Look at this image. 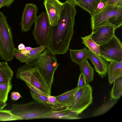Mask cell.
<instances>
[{
	"label": "cell",
	"instance_id": "7c38bea8",
	"mask_svg": "<svg viewBox=\"0 0 122 122\" xmlns=\"http://www.w3.org/2000/svg\"><path fill=\"white\" fill-rule=\"evenodd\" d=\"M43 4L46 11L50 25L57 24L64 3L58 0H44Z\"/></svg>",
	"mask_w": 122,
	"mask_h": 122
},
{
	"label": "cell",
	"instance_id": "4dcf8cb0",
	"mask_svg": "<svg viewBox=\"0 0 122 122\" xmlns=\"http://www.w3.org/2000/svg\"><path fill=\"white\" fill-rule=\"evenodd\" d=\"M20 97V94L18 92H13L11 93V98L14 101L18 100Z\"/></svg>",
	"mask_w": 122,
	"mask_h": 122
},
{
	"label": "cell",
	"instance_id": "83f0119b",
	"mask_svg": "<svg viewBox=\"0 0 122 122\" xmlns=\"http://www.w3.org/2000/svg\"><path fill=\"white\" fill-rule=\"evenodd\" d=\"M83 75L81 73L80 74L76 87L79 88L84 86L87 83Z\"/></svg>",
	"mask_w": 122,
	"mask_h": 122
},
{
	"label": "cell",
	"instance_id": "3957f363",
	"mask_svg": "<svg viewBox=\"0 0 122 122\" xmlns=\"http://www.w3.org/2000/svg\"><path fill=\"white\" fill-rule=\"evenodd\" d=\"M53 109L50 106L34 100L26 104H13L10 111L13 115L24 120L41 119Z\"/></svg>",
	"mask_w": 122,
	"mask_h": 122
},
{
	"label": "cell",
	"instance_id": "9a60e30c",
	"mask_svg": "<svg viewBox=\"0 0 122 122\" xmlns=\"http://www.w3.org/2000/svg\"><path fill=\"white\" fill-rule=\"evenodd\" d=\"M107 73L109 82L111 85L116 79L122 76V61L110 62Z\"/></svg>",
	"mask_w": 122,
	"mask_h": 122
},
{
	"label": "cell",
	"instance_id": "e575fe53",
	"mask_svg": "<svg viewBox=\"0 0 122 122\" xmlns=\"http://www.w3.org/2000/svg\"><path fill=\"white\" fill-rule=\"evenodd\" d=\"M34 48H32V47L29 46H27L25 47V48L23 50H26L29 51H30L33 50Z\"/></svg>",
	"mask_w": 122,
	"mask_h": 122
},
{
	"label": "cell",
	"instance_id": "f546056e",
	"mask_svg": "<svg viewBox=\"0 0 122 122\" xmlns=\"http://www.w3.org/2000/svg\"><path fill=\"white\" fill-rule=\"evenodd\" d=\"M14 0H3L0 5V8L6 6L7 7H10L12 4L14 2Z\"/></svg>",
	"mask_w": 122,
	"mask_h": 122
},
{
	"label": "cell",
	"instance_id": "d4e9b609",
	"mask_svg": "<svg viewBox=\"0 0 122 122\" xmlns=\"http://www.w3.org/2000/svg\"><path fill=\"white\" fill-rule=\"evenodd\" d=\"M100 0H84L77 6L88 12L91 16L95 6Z\"/></svg>",
	"mask_w": 122,
	"mask_h": 122
},
{
	"label": "cell",
	"instance_id": "7402d4cb",
	"mask_svg": "<svg viewBox=\"0 0 122 122\" xmlns=\"http://www.w3.org/2000/svg\"><path fill=\"white\" fill-rule=\"evenodd\" d=\"M81 38L82 41V43L87 47L89 50L97 55L100 56L99 46L92 39L91 34L84 37H81Z\"/></svg>",
	"mask_w": 122,
	"mask_h": 122
},
{
	"label": "cell",
	"instance_id": "4316f807",
	"mask_svg": "<svg viewBox=\"0 0 122 122\" xmlns=\"http://www.w3.org/2000/svg\"><path fill=\"white\" fill-rule=\"evenodd\" d=\"M106 2L100 0L96 4L93 10L92 15V16L96 15L99 13L106 5Z\"/></svg>",
	"mask_w": 122,
	"mask_h": 122
},
{
	"label": "cell",
	"instance_id": "ba28073f",
	"mask_svg": "<svg viewBox=\"0 0 122 122\" xmlns=\"http://www.w3.org/2000/svg\"><path fill=\"white\" fill-rule=\"evenodd\" d=\"M32 33L38 44L46 46L50 39L51 26L46 12H43L37 16Z\"/></svg>",
	"mask_w": 122,
	"mask_h": 122
},
{
	"label": "cell",
	"instance_id": "2e32d148",
	"mask_svg": "<svg viewBox=\"0 0 122 122\" xmlns=\"http://www.w3.org/2000/svg\"><path fill=\"white\" fill-rule=\"evenodd\" d=\"M69 50L71 61L79 65L84 61L89 59L88 50L86 47L81 49H70Z\"/></svg>",
	"mask_w": 122,
	"mask_h": 122
},
{
	"label": "cell",
	"instance_id": "ac0fdd59",
	"mask_svg": "<svg viewBox=\"0 0 122 122\" xmlns=\"http://www.w3.org/2000/svg\"><path fill=\"white\" fill-rule=\"evenodd\" d=\"M78 89L76 87L60 95L55 96L59 103L62 106L66 108L72 101Z\"/></svg>",
	"mask_w": 122,
	"mask_h": 122
},
{
	"label": "cell",
	"instance_id": "603a6c76",
	"mask_svg": "<svg viewBox=\"0 0 122 122\" xmlns=\"http://www.w3.org/2000/svg\"><path fill=\"white\" fill-rule=\"evenodd\" d=\"M118 99L109 100L99 107L93 113L92 116H99L102 115L110 110L117 103Z\"/></svg>",
	"mask_w": 122,
	"mask_h": 122
},
{
	"label": "cell",
	"instance_id": "6da1fadb",
	"mask_svg": "<svg viewBox=\"0 0 122 122\" xmlns=\"http://www.w3.org/2000/svg\"><path fill=\"white\" fill-rule=\"evenodd\" d=\"M75 7L68 0L63 3L57 24L51 26L50 39L46 46L49 51L56 56L67 52L74 32Z\"/></svg>",
	"mask_w": 122,
	"mask_h": 122
},
{
	"label": "cell",
	"instance_id": "74e56055",
	"mask_svg": "<svg viewBox=\"0 0 122 122\" xmlns=\"http://www.w3.org/2000/svg\"></svg>",
	"mask_w": 122,
	"mask_h": 122
},
{
	"label": "cell",
	"instance_id": "d6a6232c",
	"mask_svg": "<svg viewBox=\"0 0 122 122\" xmlns=\"http://www.w3.org/2000/svg\"><path fill=\"white\" fill-rule=\"evenodd\" d=\"M25 45L23 43H21L18 46V49L20 50H22L25 48Z\"/></svg>",
	"mask_w": 122,
	"mask_h": 122
},
{
	"label": "cell",
	"instance_id": "277c9868",
	"mask_svg": "<svg viewBox=\"0 0 122 122\" xmlns=\"http://www.w3.org/2000/svg\"><path fill=\"white\" fill-rule=\"evenodd\" d=\"M12 29L6 17L0 11V56L1 60L7 62L14 58L15 48L13 40Z\"/></svg>",
	"mask_w": 122,
	"mask_h": 122
},
{
	"label": "cell",
	"instance_id": "ffe728a7",
	"mask_svg": "<svg viewBox=\"0 0 122 122\" xmlns=\"http://www.w3.org/2000/svg\"><path fill=\"white\" fill-rule=\"evenodd\" d=\"M26 85L29 89L31 96L34 100L50 106L48 101L47 96L31 85Z\"/></svg>",
	"mask_w": 122,
	"mask_h": 122
},
{
	"label": "cell",
	"instance_id": "7a4b0ae2",
	"mask_svg": "<svg viewBox=\"0 0 122 122\" xmlns=\"http://www.w3.org/2000/svg\"><path fill=\"white\" fill-rule=\"evenodd\" d=\"M25 63L38 70L51 92L54 74L60 64L57 62L55 55L46 48L35 59Z\"/></svg>",
	"mask_w": 122,
	"mask_h": 122
},
{
	"label": "cell",
	"instance_id": "f1b7e54d",
	"mask_svg": "<svg viewBox=\"0 0 122 122\" xmlns=\"http://www.w3.org/2000/svg\"><path fill=\"white\" fill-rule=\"evenodd\" d=\"M106 3L107 5L122 6V0H108Z\"/></svg>",
	"mask_w": 122,
	"mask_h": 122
},
{
	"label": "cell",
	"instance_id": "4fadbf2b",
	"mask_svg": "<svg viewBox=\"0 0 122 122\" xmlns=\"http://www.w3.org/2000/svg\"><path fill=\"white\" fill-rule=\"evenodd\" d=\"M89 59L94 65L96 72L102 78L106 76L108 66V61L101 56H99L88 50Z\"/></svg>",
	"mask_w": 122,
	"mask_h": 122
},
{
	"label": "cell",
	"instance_id": "cb8c5ba5",
	"mask_svg": "<svg viewBox=\"0 0 122 122\" xmlns=\"http://www.w3.org/2000/svg\"><path fill=\"white\" fill-rule=\"evenodd\" d=\"M11 81L0 84V102L5 103L8 99L9 93L11 89Z\"/></svg>",
	"mask_w": 122,
	"mask_h": 122
},
{
	"label": "cell",
	"instance_id": "8fae6325",
	"mask_svg": "<svg viewBox=\"0 0 122 122\" xmlns=\"http://www.w3.org/2000/svg\"><path fill=\"white\" fill-rule=\"evenodd\" d=\"M38 10V8L34 4H25L20 23L21 30L22 32H26L30 30L37 17Z\"/></svg>",
	"mask_w": 122,
	"mask_h": 122
},
{
	"label": "cell",
	"instance_id": "44dd1931",
	"mask_svg": "<svg viewBox=\"0 0 122 122\" xmlns=\"http://www.w3.org/2000/svg\"><path fill=\"white\" fill-rule=\"evenodd\" d=\"M113 82V86L110 92V100L119 99L122 95V76L118 78Z\"/></svg>",
	"mask_w": 122,
	"mask_h": 122
},
{
	"label": "cell",
	"instance_id": "9c48e42d",
	"mask_svg": "<svg viewBox=\"0 0 122 122\" xmlns=\"http://www.w3.org/2000/svg\"><path fill=\"white\" fill-rule=\"evenodd\" d=\"M100 55L110 62L122 61V44L115 35L107 42L99 46Z\"/></svg>",
	"mask_w": 122,
	"mask_h": 122
},
{
	"label": "cell",
	"instance_id": "52a82bcc",
	"mask_svg": "<svg viewBox=\"0 0 122 122\" xmlns=\"http://www.w3.org/2000/svg\"><path fill=\"white\" fill-rule=\"evenodd\" d=\"M92 87L87 82L86 85L78 88L72 101L66 109L75 112L81 113L92 103Z\"/></svg>",
	"mask_w": 122,
	"mask_h": 122
},
{
	"label": "cell",
	"instance_id": "e0dca14e",
	"mask_svg": "<svg viewBox=\"0 0 122 122\" xmlns=\"http://www.w3.org/2000/svg\"><path fill=\"white\" fill-rule=\"evenodd\" d=\"M13 74L7 62H0V84L11 82Z\"/></svg>",
	"mask_w": 122,
	"mask_h": 122
},
{
	"label": "cell",
	"instance_id": "8d00e7d4",
	"mask_svg": "<svg viewBox=\"0 0 122 122\" xmlns=\"http://www.w3.org/2000/svg\"><path fill=\"white\" fill-rule=\"evenodd\" d=\"M101 0L103 2H106L108 0Z\"/></svg>",
	"mask_w": 122,
	"mask_h": 122
},
{
	"label": "cell",
	"instance_id": "5bb4252c",
	"mask_svg": "<svg viewBox=\"0 0 122 122\" xmlns=\"http://www.w3.org/2000/svg\"><path fill=\"white\" fill-rule=\"evenodd\" d=\"M41 118L64 119H81L75 112L64 108L53 110L42 117Z\"/></svg>",
	"mask_w": 122,
	"mask_h": 122
},
{
	"label": "cell",
	"instance_id": "30bf717a",
	"mask_svg": "<svg viewBox=\"0 0 122 122\" xmlns=\"http://www.w3.org/2000/svg\"><path fill=\"white\" fill-rule=\"evenodd\" d=\"M116 29L109 23L102 24L95 28L91 34L92 39L99 46L108 41L115 35Z\"/></svg>",
	"mask_w": 122,
	"mask_h": 122
},
{
	"label": "cell",
	"instance_id": "1f68e13d",
	"mask_svg": "<svg viewBox=\"0 0 122 122\" xmlns=\"http://www.w3.org/2000/svg\"><path fill=\"white\" fill-rule=\"evenodd\" d=\"M84 0H67L75 6H77Z\"/></svg>",
	"mask_w": 122,
	"mask_h": 122
},
{
	"label": "cell",
	"instance_id": "836d02e7",
	"mask_svg": "<svg viewBox=\"0 0 122 122\" xmlns=\"http://www.w3.org/2000/svg\"><path fill=\"white\" fill-rule=\"evenodd\" d=\"M6 103L0 102V110L3 109V108L7 105Z\"/></svg>",
	"mask_w": 122,
	"mask_h": 122
},
{
	"label": "cell",
	"instance_id": "484cf974",
	"mask_svg": "<svg viewBox=\"0 0 122 122\" xmlns=\"http://www.w3.org/2000/svg\"><path fill=\"white\" fill-rule=\"evenodd\" d=\"M23 120L21 118L15 116L10 110L2 109L0 110V121Z\"/></svg>",
	"mask_w": 122,
	"mask_h": 122
},
{
	"label": "cell",
	"instance_id": "8992f818",
	"mask_svg": "<svg viewBox=\"0 0 122 122\" xmlns=\"http://www.w3.org/2000/svg\"><path fill=\"white\" fill-rule=\"evenodd\" d=\"M17 78L30 85L46 95H51V92L39 72L36 68L26 64L19 68L16 75Z\"/></svg>",
	"mask_w": 122,
	"mask_h": 122
},
{
	"label": "cell",
	"instance_id": "5b68a950",
	"mask_svg": "<svg viewBox=\"0 0 122 122\" xmlns=\"http://www.w3.org/2000/svg\"><path fill=\"white\" fill-rule=\"evenodd\" d=\"M109 23L116 29L122 25V6L106 5L99 13L91 16V27L93 30L102 24Z\"/></svg>",
	"mask_w": 122,
	"mask_h": 122
},
{
	"label": "cell",
	"instance_id": "d6986e66",
	"mask_svg": "<svg viewBox=\"0 0 122 122\" xmlns=\"http://www.w3.org/2000/svg\"><path fill=\"white\" fill-rule=\"evenodd\" d=\"M80 71L87 82H91L93 80L94 68L86 60L79 65Z\"/></svg>",
	"mask_w": 122,
	"mask_h": 122
},
{
	"label": "cell",
	"instance_id": "d590c367",
	"mask_svg": "<svg viewBox=\"0 0 122 122\" xmlns=\"http://www.w3.org/2000/svg\"><path fill=\"white\" fill-rule=\"evenodd\" d=\"M3 0H0V5L2 3Z\"/></svg>",
	"mask_w": 122,
	"mask_h": 122
}]
</instances>
